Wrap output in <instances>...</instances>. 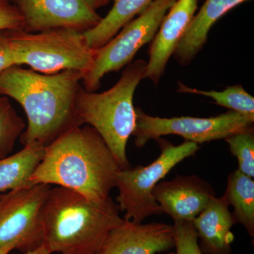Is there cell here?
Returning <instances> with one entry per match:
<instances>
[{
	"instance_id": "6da1fadb",
	"label": "cell",
	"mask_w": 254,
	"mask_h": 254,
	"mask_svg": "<svg viewBox=\"0 0 254 254\" xmlns=\"http://www.w3.org/2000/svg\"><path fill=\"white\" fill-rule=\"evenodd\" d=\"M83 76L77 70L44 74L20 66L0 75V94L16 100L27 116V128L21 135L23 145L36 143L46 147L81 127L74 105Z\"/></svg>"
},
{
	"instance_id": "7a4b0ae2",
	"label": "cell",
	"mask_w": 254,
	"mask_h": 254,
	"mask_svg": "<svg viewBox=\"0 0 254 254\" xmlns=\"http://www.w3.org/2000/svg\"><path fill=\"white\" fill-rule=\"evenodd\" d=\"M120 168L98 131L77 127L45 147L31 177L33 185L69 189L93 200H103L116 187Z\"/></svg>"
},
{
	"instance_id": "3957f363",
	"label": "cell",
	"mask_w": 254,
	"mask_h": 254,
	"mask_svg": "<svg viewBox=\"0 0 254 254\" xmlns=\"http://www.w3.org/2000/svg\"><path fill=\"white\" fill-rule=\"evenodd\" d=\"M109 196L93 200L69 189H50L41 210L44 242L52 253L95 254L110 230L123 223Z\"/></svg>"
},
{
	"instance_id": "277c9868",
	"label": "cell",
	"mask_w": 254,
	"mask_h": 254,
	"mask_svg": "<svg viewBox=\"0 0 254 254\" xmlns=\"http://www.w3.org/2000/svg\"><path fill=\"white\" fill-rule=\"evenodd\" d=\"M147 63L138 60L127 65L118 83L103 93L80 87L75 100V113L82 126L94 128L111 150L120 170L131 168L127 145L136 125L133 95L145 78Z\"/></svg>"
},
{
	"instance_id": "5b68a950",
	"label": "cell",
	"mask_w": 254,
	"mask_h": 254,
	"mask_svg": "<svg viewBox=\"0 0 254 254\" xmlns=\"http://www.w3.org/2000/svg\"><path fill=\"white\" fill-rule=\"evenodd\" d=\"M9 33L16 66L26 64L44 74L77 70L84 75L93 65L95 50L87 46L83 32L56 28L37 33L10 30Z\"/></svg>"
},
{
	"instance_id": "8992f818",
	"label": "cell",
	"mask_w": 254,
	"mask_h": 254,
	"mask_svg": "<svg viewBox=\"0 0 254 254\" xmlns=\"http://www.w3.org/2000/svg\"><path fill=\"white\" fill-rule=\"evenodd\" d=\"M155 140L161 153L154 162L145 167L120 170L118 174L117 203L120 211L125 212L124 220L142 223L148 217L163 213L153 196V190L174 167L199 149L193 142L175 145L161 137Z\"/></svg>"
},
{
	"instance_id": "52a82bcc",
	"label": "cell",
	"mask_w": 254,
	"mask_h": 254,
	"mask_svg": "<svg viewBox=\"0 0 254 254\" xmlns=\"http://www.w3.org/2000/svg\"><path fill=\"white\" fill-rule=\"evenodd\" d=\"M177 0H154L136 19L125 25L104 46L95 50L93 65L82 83L88 92L99 88L106 73L119 71L131 63L141 47L153 41L159 27Z\"/></svg>"
},
{
	"instance_id": "ba28073f",
	"label": "cell",
	"mask_w": 254,
	"mask_h": 254,
	"mask_svg": "<svg viewBox=\"0 0 254 254\" xmlns=\"http://www.w3.org/2000/svg\"><path fill=\"white\" fill-rule=\"evenodd\" d=\"M135 111L136 125L132 135L135 136L136 148H143L150 140L166 135H177L198 144L254 131V118L232 110L208 118H160L147 115L141 108H135Z\"/></svg>"
},
{
	"instance_id": "9c48e42d",
	"label": "cell",
	"mask_w": 254,
	"mask_h": 254,
	"mask_svg": "<svg viewBox=\"0 0 254 254\" xmlns=\"http://www.w3.org/2000/svg\"><path fill=\"white\" fill-rule=\"evenodd\" d=\"M50 188L37 184L0 193V248L12 244L24 254L43 243L41 210Z\"/></svg>"
},
{
	"instance_id": "30bf717a",
	"label": "cell",
	"mask_w": 254,
	"mask_h": 254,
	"mask_svg": "<svg viewBox=\"0 0 254 254\" xmlns=\"http://www.w3.org/2000/svg\"><path fill=\"white\" fill-rule=\"evenodd\" d=\"M23 18V31L37 33L69 28L81 32L95 27L102 17L85 0H9Z\"/></svg>"
},
{
	"instance_id": "8fae6325",
	"label": "cell",
	"mask_w": 254,
	"mask_h": 254,
	"mask_svg": "<svg viewBox=\"0 0 254 254\" xmlns=\"http://www.w3.org/2000/svg\"><path fill=\"white\" fill-rule=\"evenodd\" d=\"M175 247L174 225L124 220L110 230L95 254H155Z\"/></svg>"
},
{
	"instance_id": "7c38bea8",
	"label": "cell",
	"mask_w": 254,
	"mask_h": 254,
	"mask_svg": "<svg viewBox=\"0 0 254 254\" xmlns=\"http://www.w3.org/2000/svg\"><path fill=\"white\" fill-rule=\"evenodd\" d=\"M153 195L163 213L174 222L193 221L215 197V192L208 182L197 175H177L170 181L159 182Z\"/></svg>"
},
{
	"instance_id": "4fadbf2b",
	"label": "cell",
	"mask_w": 254,
	"mask_h": 254,
	"mask_svg": "<svg viewBox=\"0 0 254 254\" xmlns=\"http://www.w3.org/2000/svg\"><path fill=\"white\" fill-rule=\"evenodd\" d=\"M198 8L197 0H177L165 15L149 48L145 78L158 85Z\"/></svg>"
},
{
	"instance_id": "5bb4252c",
	"label": "cell",
	"mask_w": 254,
	"mask_h": 254,
	"mask_svg": "<svg viewBox=\"0 0 254 254\" xmlns=\"http://www.w3.org/2000/svg\"><path fill=\"white\" fill-rule=\"evenodd\" d=\"M191 222L200 239L198 246L202 254H232L231 228L236 223L225 197H214Z\"/></svg>"
},
{
	"instance_id": "9a60e30c",
	"label": "cell",
	"mask_w": 254,
	"mask_h": 254,
	"mask_svg": "<svg viewBox=\"0 0 254 254\" xmlns=\"http://www.w3.org/2000/svg\"><path fill=\"white\" fill-rule=\"evenodd\" d=\"M250 0H206L194 15L175 50V58L180 64L187 65L203 48L214 23L237 5Z\"/></svg>"
},
{
	"instance_id": "2e32d148",
	"label": "cell",
	"mask_w": 254,
	"mask_h": 254,
	"mask_svg": "<svg viewBox=\"0 0 254 254\" xmlns=\"http://www.w3.org/2000/svg\"><path fill=\"white\" fill-rule=\"evenodd\" d=\"M45 146L24 145L23 149L0 160V193L33 185L31 177L41 163Z\"/></svg>"
},
{
	"instance_id": "e0dca14e",
	"label": "cell",
	"mask_w": 254,
	"mask_h": 254,
	"mask_svg": "<svg viewBox=\"0 0 254 254\" xmlns=\"http://www.w3.org/2000/svg\"><path fill=\"white\" fill-rule=\"evenodd\" d=\"M154 0H115L111 10L95 27L83 33L87 46L93 50L104 46L135 16Z\"/></svg>"
},
{
	"instance_id": "ac0fdd59",
	"label": "cell",
	"mask_w": 254,
	"mask_h": 254,
	"mask_svg": "<svg viewBox=\"0 0 254 254\" xmlns=\"http://www.w3.org/2000/svg\"><path fill=\"white\" fill-rule=\"evenodd\" d=\"M234 209L235 223L245 227L249 235L254 237V181L240 170L232 172L227 179L226 191L223 195Z\"/></svg>"
},
{
	"instance_id": "d6986e66",
	"label": "cell",
	"mask_w": 254,
	"mask_h": 254,
	"mask_svg": "<svg viewBox=\"0 0 254 254\" xmlns=\"http://www.w3.org/2000/svg\"><path fill=\"white\" fill-rule=\"evenodd\" d=\"M180 93H192L212 98L215 104L228 108L241 115L254 118V98L247 93L242 85L227 87L223 91H203L190 88L180 83Z\"/></svg>"
},
{
	"instance_id": "ffe728a7",
	"label": "cell",
	"mask_w": 254,
	"mask_h": 254,
	"mask_svg": "<svg viewBox=\"0 0 254 254\" xmlns=\"http://www.w3.org/2000/svg\"><path fill=\"white\" fill-rule=\"evenodd\" d=\"M26 127L7 97L0 94V160L11 154Z\"/></svg>"
},
{
	"instance_id": "44dd1931",
	"label": "cell",
	"mask_w": 254,
	"mask_h": 254,
	"mask_svg": "<svg viewBox=\"0 0 254 254\" xmlns=\"http://www.w3.org/2000/svg\"><path fill=\"white\" fill-rule=\"evenodd\" d=\"M225 140L228 143L231 154L238 160V170L241 173L254 178V131L235 133Z\"/></svg>"
},
{
	"instance_id": "7402d4cb",
	"label": "cell",
	"mask_w": 254,
	"mask_h": 254,
	"mask_svg": "<svg viewBox=\"0 0 254 254\" xmlns=\"http://www.w3.org/2000/svg\"><path fill=\"white\" fill-rule=\"evenodd\" d=\"M176 254H203L198 243V236L191 221H175Z\"/></svg>"
},
{
	"instance_id": "603a6c76",
	"label": "cell",
	"mask_w": 254,
	"mask_h": 254,
	"mask_svg": "<svg viewBox=\"0 0 254 254\" xmlns=\"http://www.w3.org/2000/svg\"><path fill=\"white\" fill-rule=\"evenodd\" d=\"M23 21L18 9L9 0H0V30H23Z\"/></svg>"
},
{
	"instance_id": "cb8c5ba5",
	"label": "cell",
	"mask_w": 254,
	"mask_h": 254,
	"mask_svg": "<svg viewBox=\"0 0 254 254\" xmlns=\"http://www.w3.org/2000/svg\"><path fill=\"white\" fill-rule=\"evenodd\" d=\"M9 31L0 30V75L11 66H16Z\"/></svg>"
},
{
	"instance_id": "d4e9b609",
	"label": "cell",
	"mask_w": 254,
	"mask_h": 254,
	"mask_svg": "<svg viewBox=\"0 0 254 254\" xmlns=\"http://www.w3.org/2000/svg\"><path fill=\"white\" fill-rule=\"evenodd\" d=\"M87 4L92 9L96 11L98 8L102 7L109 3L110 0H85Z\"/></svg>"
},
{
	"instance_id": "484cf974",
	"label": "cell",
	"mask_w": 254,
	"mask_h": 254,
	"mask_svg": "<svg viewBox=\"0 0 254 254\" xmlns=\"http://www.w3.org/2000/svg\"><path fill=\"white\" fill-rule=\"evenodd\" d=\"M51 252L47 248L44 243L42 244L36 250L31 251V252H26L23 254H50Z\"/></svg>"
},
{
	"instance_id": "4316f807",
	"label": "cell",
	"mask_w": 254,
	"mask_h": 254,
	"mask_svg": "<svg viewBox=\"0 0 254 254\" xmlns=\"http://www.w3.org/2000/svg\"><path fill=\"white\" fill-rule=\"evenodd\" d=\"M14 250H15V245L11 244V245H8L0 248V254H9L11 251Z\"/></svg>"
},
{
	"instance_id": "83f0119b",
	"label": "cell",
	"mask_w": 254,
	"mask_h": 254,
	"mask_svg": "<svg viewBox=\"0 0 254 254\" xmlns=\"http://www.w3.org/2000/svg\"><path fill=\"white\" fill-rule=\"evenodd\" d=\"M176 254L175 253H169V254Z\"/></svg>"
},
{
	"instance_id": "f1b7e54d",
	"label": "cell",
	"mask_w": 254,
	"mask_h": 254,
	"mask_svg": "<svg viewBox=\"0 0 254 254\" xmlns=\"http://www.w3.org/2000/svg\"></svg>"
}]
</instances>
